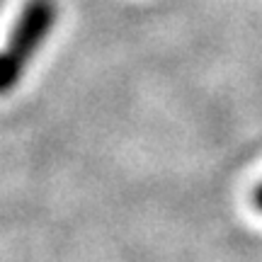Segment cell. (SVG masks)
I'll list each match as a JSON object with an SVG mask.
<instances>
[{
  "instance_id": "7a4b0ae2",
  "label": "cell",
  "mask_w": 262,
  "mask_h": 262,
  "mask_svg": "<svg viewBox=\"0 0 262 262\" xmlns=\"http://www.w3.org/2000/svg\"><path fill=\"white\" fill-rule=\"evenodd\" d=\"M253 202H255V206L262 211V185L257 189H255V194H253Z\"/></svg>"
},
{
  "instance_id": "6da1fadb",
  "label": "cell",
  "mask_w": 262,
  "mask_h": 262,
  "mask_svg": "<svg viewBox=\"0 0 262 262\" xmlns=\"http://www.w3.org/2000/svg\"><path fill=\"white\" fill-rule=\"evenodd\" d=\"M54 22H56L54 0H29L25 5L8 47L0 51V95L10 93L15 88V83L25 73L27 61L41 47Z\"/></svg>"
}]
</instances>
